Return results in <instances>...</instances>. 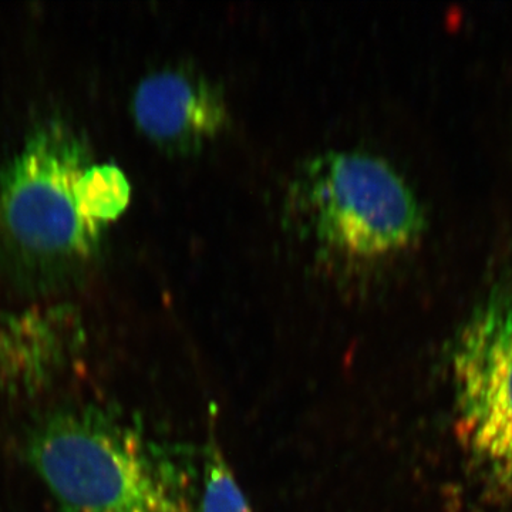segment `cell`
I'll use <instances>...</instances> for the list:
<instances>
[{
  "mask_svg": "<svg viewBox=\"0 0 512 512\" xmlns=\"http://www.w3.org/2000/svg\"><path fill=\"white\" fill-rule=\"evenodd\" d=\"M30 460L66 512H198L187 464L143 431L99 414H57Z\"/></svg>",
  "mask_w": 512,
  "mask_h": 512,
  "instance_id": "6da1fadb",
  "label": "cell"
},
{
  "mask_svg": "<svg viewBox=\"0 0 512 512\" xmlns=\"http://www.w3.org/2000/svg\"><path fill=\"white\" fill-rule=\"evenodd\" d=\"M128 200L126 175L89 163L79 141L55 126L37 134L3 175L0 224L30 256L79 261Z\"/></svg>",
  "mask_w": 512,
  "mask_h": 512,
  "instance_id": "7a4b0ae2",
  "label": "cell"
},
{
  "mask_svg": "<svg viewBox=\"0 0 512 512\" xmlns=\"http://www.w3.org/2000/svg\"><path fill=\"white\" fill-rule=\"evenodd\" d=\"M293 218L322 251L373 261L410 247L426 228L419 198L370 154L328 151L306 161L289 191Z\"/></svg>",
  "mask_w": 512,
  "mask_h": 512,
  "instance_id": "3957f363",
  "label": "cell"
},
{
  "mask_svg": "<svg viewBox=\"0 0 512 512\" xmlns=\"http://www.w3.org/2000/svg\"><path fill=\"white\" fill-rule=\"evenodd\" d=\"M453 353L456 409L468 448L512 483V274L478 303Z\"/></svg>",
  "mask_w": 512,
  "mask_h": 512,
  "instance_id": "277c9868",
  "label": "cell"
},
{
  "mask_svg": "<svg viewBox=\"0 0 512 512\" xmlns=\"http://www.w3.org/2000/svg\"><path fill=\"white\" fill-rule=\"evenodd\" d=\"M137 126L168 153L191 156L228 123L224 92L214 80L187 66L148 74L133 96Z\"/></svg>",
  "mask_w": 512,
  "mask_h": 512,
  "instance_id": "5b68a950",
  "label": "cell"
},
{
  "mask_svg": "<svg viewBox=\"0 0 512 512\" xmlns=\"http://www.w3.org/2000/svg\"><path fill=\"white\" fill-rule=\"evenodd\" d=\"M204 447L201 512H252L218 439L217 410L211 407Z\"/></svg>",
  "mask_w": 512,
  "mask_h": 512,
  "instance_id": "8992f818",
  "label": "cell"
}]
</instances>
